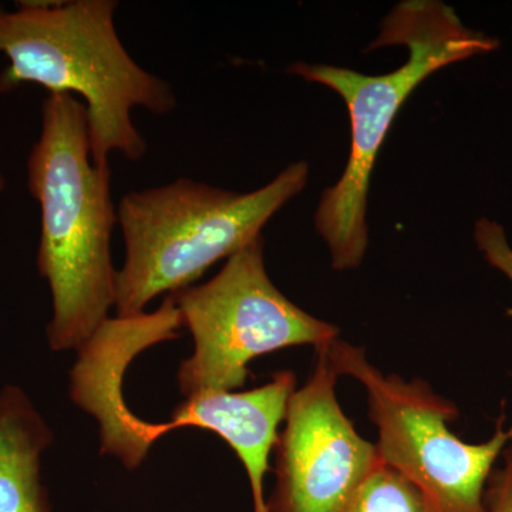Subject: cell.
Here are the masks:
<instances>
[{"mask_svg": "<svg viewBox=\"0 0 512 512\" xmlns=\"http://www.w3.org/2000/svg\"><path fill=\"white\" fill-rule=\"evenodd\" d=\"M53 443V431L25 392H0V512H50L40 478V457Z\"/></svg>", "mask_w": 512, "mask_h": 512, "instance_id": "obj_9", "label": "cell"}, {"mask_svg": "<svg viewBox=\"0 0 512 512\" xmlns=\"http://www.w3.org/2000/svg\"><path fill=\"white\" fill-rule=\"evenodd\" d=\"M194 353L178 369L185 399L244 386L256 357L292 346L326 348L339 329L303 311L266 272L264 237L227 259L211 281L171 293Z\"/></svg>", "mask_w": 512, "mask_h": 512, "instance_id": "obj_5", "label": "cell"}, {"mask_svg": "<svg viewBox=\"0 0 512 512\" xmlns=\"http://www.w3.org/2000/svg\"><path fill=\"white\" fill-rule=\"evenodd\" d=\"M114 0L19 2L0 9V93L37 84L50 94L80 97L87 111L93 163L110 154L130 161L147 153L133 110L164 116L177 107L173 86L131 57L116 28Z\"/></svg>", "mask_w": 512, "mask_h": 512, "instance_id": "obj_2", "label": "cell"}, {"mask_svg": "<svg viewBox=\"0 0 512 512\" xmlns=\"http://www.w3.org/2000/svg\"><path fill=\"white\" fill-rule=\"evenodd\" d=\"M311 379L289 399L275 443L276 485L268 512H346L357 488L380 463L336 399L338 372L318 349Z\"/></svg>", "mask_w": 512, "mask_h": 512, "instance_id": "obj_8", "label": "cell"}, {"mask_svg": "<svg viewBox=\"0 0 512 512\" xmlns=\"http://www.w3.org/2000/svg\"><path fill=\"white\" fill-rule=\"evenodd\" d=\"M5 187H6L5 175H3L2 170H0V192L5 190Z\"/></svg>", "mask_w": 512, "mask_h": 512, "instance_id": "obj_13", "label": "cell"}, {"mask_svg": "<svg viewBox=\"0 0 512 512\" xmlns=\"http://www.w3.org/2000/svg\"><path fill=\"white\" fill-rule=\"evenodd\" d=\"M346 512H434L420 488L399 471L377 464L357 488Z\"/></svg>", "mask_w": 512, "mask_h": 512, "instance_id": "obj_10", "label": "cell"}, {"mask_svg": "<svg viewBox=\"0 0 512 512\" xmlns=\"http://www.w3.org/2000/svg\"><path fill=\"white\" fill-rule=\"evenodd\" d=\"M325 350L338 375L355 377L367 390L382 463L420 488L434 512H487L485 485L512 440V427L505 430L501 420L490 440L466 443L448 429L458 417L456 404L430 384L386 376L369 362L365 349L340 339Z\"/></svg>", "mask_w": 512, "mask_h": 512, "instance_id": "obj_6", "label": "cell"}, {"mask_svg": "<svg viewBox=\"0 0 512 512\" xmlns=\"http://www.w3.org/2000/svg\"><path fill=\"white\" fill-rule=\"evenodd\" d=\"M30 194L40 207L37 269L52 293L47 340L79 350L114 306L111 235L119 224L109 165L93 163L87 111L72 94H49L28 160Z\"/></svg>", "mask_w": 512, "mask_h": 512, "instance_id": "obj_1", "label": "cell"}, {"mask_svg": "<svg viewBox=\"0 0 512 512\" xmlns=\"http://www.w3.org/2000/svg\"><path fill=\"white\" fill-rule=\"evenodd\" d=\"M384 46L406 47L409 59L380 76L328 64L293 63L288 69L335 90L348 104L352 134L348 164L338 183L323 192L315 215L316 231L328 245L336 271L359 268L365 258L370 177L404 101L437 70L493 52L498 40L467 29L456 10L444 3L407 0L383 20L382 32L367 52Z\"/></svg>", "mask_w": 512, "mask_h": 512, "instance_id": "obj_3", "label": "cell"}, {"mask_svg": "<svg viewBox=\"0 0 512 512\" xmlns=\"http://www.w3.org/2000/svg\"><path fill=\"white\" fill-rule=\"evenodd\" d=\"M308 180L309 165L299 161L247 194L187 177L128 192L117 207L124 262L114 276L116 316L141 315L157 296L192 286L212 265L261 237Z\"/></svg>", "mask_w": 512, "mask_h": 512, "instance_id": "obj_4", "label": "cell"}, {"mask_svg": "<svg viewBox=\"0 0 512 512\" xmlns=\"http://www.w3.org/2000/svg\"><path fill=\"white\" fill-rule=\"evenodd\" d=\"M474 237L485 259L507 275L512 284V248L503 227L494 221L480 220L477 222Z\"/></svg>", "mask_w": 512, "mask_h": 512, "instance_id": "obj_11", "label": "cell"}, {"mask_svg": "<svg viewBox=\"0 0 512 512\" xmlns=\"http://www.w3.org/2000/svg\"><path fill=\"white\" fill-rule=\"evenodd\" d=\"M123 377H96L80 393L79 407L99 421L101 454L119 458L124 467L137 468L151 446L164 434L184 427L218 434L247 470L254 512H268L264 480L269 454L285 420L289 399L296 390L292 372H279L271 382L247 392H207L178 404L170 421L150 423L134 416L124 403Z\"/></svg>", "mask_w": 512, "mask_h": 512, "instance_id": "obj_7", "label": "cell"}, {"mask_svg": "<svg viewBox=\"0 0 512 512\" xmlns=\"http://www.w3.org/2000/svg\"><path fill=\"white\" fill-rule=\"evenodd\" d=\"M504 466L488 478L484 494L487 512H512V440L503 453Z\"/></svg>", "mask_w": 512, "mask_h": 512, "instance_id": "obj_12", "label": "cell"}]
</instances>
